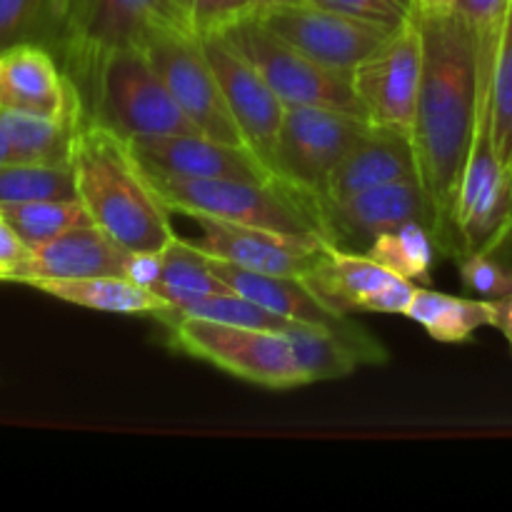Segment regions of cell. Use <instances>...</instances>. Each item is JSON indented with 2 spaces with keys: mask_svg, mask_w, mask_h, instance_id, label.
<instances>
[{
  "mask_svg": "<svg viewBox=\"0 0 512 512\" xmlns=\"http://www.w3.org/2000/svg\"><path fill=\"white\" fill-rule=\"evenodd\" d=\"M418 13V10H415ZM423 78L410 130L418 180L433 205L435 243L458 253L455 205L480 115L478 38L458 13H418Z\"/></svg>",
  "mask_w": 512,
  "mask_h": 512,
  "instance_id": "cell-1",
  "label": "cell"
},
{
  "mask_svg": "<svg viewBox=\"0 0 512 512\" xmlns=\"http://www.w3.org/2000/svg\"><path fill=\"white\" fill-rule=\"evenodd\" d=\"M70 165L93 223L125 250H163L178 235L170 208L118 133L83 118Z\"/></svg>",
  "mask_w": 512,
  "mask_h": 512,
  "instance_id": "cell-2",
  "label": "cell"
},
{
  "mask_svg": "<svg viewBox=\"0 0 512 512\" xmlns=\"http://www.w3.org/2000/svg\"><path fill=\"white\" fill-rule=\"evenodd\" d=\"M145 175L170 213L185 218L205 215L303 245L333 243L320 200L290 188L280 178L255 183L230 178H175L150 170H145Z\"/></svg>",
  "mask_w": 512,
  "mask_h": 512,
  "instance_id": "cell-3",
  "label": "cell"
},
{
  "mask_svg": "<svg viewBox=\"0 0 512 512\" xmlns=\"http://www.w3.org/2000/svg\"><path fill=\"white\" fill-rule=\"evenodd\" d=\"M70 83L78 90L83 118L125 140L198 133L140 45L100 55Z\"/></svg>",
  "mask_w": 512,
  "mask_h": 512,
  "instance_id": "cell-4",
  "label": "cell"
},
{
  "mask_svg": "<svg viewBox=\"0 0 512 512\" xmlns=\"http://www.w3.org/2000/svg\"><path fill=\"white\" fill-rule=\"evenodd\" d=\"M190 0H53L45 48L68 78L83 73L100 55L143 45L155 30L190 28Z\"/></svg>",
  "mask_w": 512,
  "mask_h": 512,
  "instance_id": "cell-5",
  "label": "cell"
},
{
  "mask_svg": "<svg viewBox=\"0 0 512 512\" xmlns=\"http://www.w3.org/2000/svg\"><path fill=\"white\" fill-rule=\"evenodd\" d=\"M170 345L193 358L205 360L225 373L270 390L308 385L290 340L273 330L213 323L203 318L165 320Z\"/></svg>",
  "mask_w": 512,
  "mask_h": 512,
  "instance_id": "cell-6",
  "label": "cell"
},
{
  "mask_svg": "<svg viewBox=\"0 0 512 512\" xmlns=\"http://www.w3.org/2000/svg\"><path fill=\"white\" fill-rule=\"evenodd\" d=\"M220 35L243 58H248V63L263 75L265 83L288 108L293 105L330 108L365 118V110L360 105L350 75L325 68L318 60L300 53L288 40L273 33L260 18L243 20Z\"/></svg>",
  "mask_w": 512,
  "mask_h": 512,
  "instance_id": "cell-7",
  "label": "cell"
},
{
  "mask_svg": "<svg viewBox=\"0 0 512 512\" xmlns=\"http://www.w3.org/2000/svg\"><path fill=\"white\" fill-rule=\"evenodd\" d=\"M140 48L148 53L150 63L168 85L173 100L200 135L248 148L225 103L218 75L193 30H155Z\"/></svg>",
  "mask_w": 512,
  "mask_h": 512,
  "instance_id": "cell-8",
  "label": "cell"
},
{
  "mask_svg": "<svg viewBox=\"0 0 512 512\" xmlns=\"http://www.w3.org/2000/svg\"><path fill=\"white\" fill-rule=\"evenodd\" d=\"M368 125L365 118L340 110L293 105L285 110L275 145V178L323 200L330 175Z\"/></svg>",
  "mask_w": 512,
  "mask_h": 512,
  "instance_id": "cell-9",
  "label": "cell"
},
{
  "mask_svg": "<svg viewBox=\"0 0 512 512\" xmlns=\"http://www.w3.org/2000/svg\"><path fill=\"white\" fill-rule=\"evenodd\" d=\"M480 115L475 125L473 145L463 168V180L455 205V235L458 255L488 253L503 230L508 215L510 170L505 168L493 138V115H490L488 78L480 75Z\"/></svg>",
  "mask_w": 512,
  "mask_h": 512,
  "instance_id": "cell-10",
  "label": "cell"
},
{
  "mask_svg": "<svg viewBox=\"0 0 512 512\" xmlns=\"http://www.w3.org/2000/svg\"><path fill=\"white\" fill-rule=\"evenodd\" d=\"M423 78V35L418 13L405 20L350 75L370 125L410 135Z\"/></svg>",
  "mask_w": 512,
  "mask_h": 512,
  "instance_id": "cell-11",
  "label": "cell"
},
{
  "mask_svg": "<svg viewBox=\"0 0 512 512\" xmlns=\"http://www.w3.org/2000/svg\"><path fill=\"white\" fill-rule=\"evenodd\" d=\"M255 18L263 20L273 33L288 40L300 53L343 75H353V70L398 30L353 18V15L323 8V5L308 3V0L255 15Z\"/></svg>",
  "mask_w": 512,
  "mask_h": 512,
  "instance_id": "cell-12",
  "label": "cell"
},
{
  "mask_svg": "<svg viewBox=\"0 0 512 512\" xmlns=\"http://www.w3.org/2000/svg\"><path fill=\"white\" fill-rule=\"evenodd\" d=\"M308 288L340 315L355 310L383 315H405L418 285L400 278L368 253L325 245L313 273L305 275Z\"/></svg>",
  "mask_w": 512,
  "mask_h": 512,
  "instance_id": "cell-13",
  "label": "cell"
},
{
  "mask_svg": "<svg viewBox=\"0 0 512 512\" xmlns=\"http://www.w3.org/2000/svg\"><path fill=\"white\" fill-rule=\"evenodd\" d=\"M200 43L218 75L225 103L245 145L273 170L275 145H278L288 105L273 93L263 75L223 35H203Z\"/></svg>",
  "mask_w": 512,
  "mask_h": 512,
  "instance_id": "cell-14",
  "label": "cell"
},
{
  "mask_svg": "<svg viewBox=\"0 0 512 512\" xmlns=\"http://www.w3.org/2000/svg\"><path fill=\"white\" fill-rule=\"evenodd\" d=\"M333 245H358L368 248L378 235L420 220L433 233L435 215L428 193L418 178L378 185L338 200H320Z\"/></svg>",
  "mask_w": 512,
  "mask_h": 512,
  "instance_id": "cell-15",
  "label": "cell"
},
{
  "mask_svg": "<svg viewBox=\"0 0 512 512\" xmlns=\"http://www.w3.org/2000/svg\"><path fill=\"white\" fill-rule=\"evenodd\" d=\"M135 160L150 173L175 178H230L268 183L275 173L243 145L220 143L200 133L150 135L128 140Z\"/></svg>",
  "mask_w": 512,
  "mask_h": 512,
  "instance_id": "cell-16",
  "label": "cell"
},
{
  "mask_svg": "<svg viewBox=\"0 0 512 512\" xmlns=\"http://www.w3.org/2000/svg\"><path fill=\"white\" fill-rule=\"evenodd\" d=\"M190 220H195L203 233L200 240H195V248L203 250L210 258L253 270V273L305 278L313 273L325 250V245L293 243L265 230L245 228V225L225 223V220L205 218V215H195Z\"/></svg>",
  "mask_w": 512,
  "mask_h": 512,
  "instance_id": "cell-17",
  "label": "cell"
},
{
  "mask_svg": "<svg viewBox=\"0 0 512 512\" xmlns=\"http://www.w3.org/2000/svg\"><path fill=\"white\" fill-rule=\"evenodd\" d=\"M0 108L68 115L83 110V105L58 58L45 45L18 43L0 48Z\"/></svg>",
  "mask_w": 512,
  "mask_h": 512,
  "instance_id": "cell-18",
  "label": "cell"
},
{
  "mask_svg": "<svg viewBox=\"0 0 512 512\" xmlns=\"http://www.w3.org/2000/svg\"><path fill=\"white\" fill-rule=\"evenodd\" d=\"M130 250L110 238L98 225L73 228L48 243L38 245L13 270L8 280L28 283L38 278H93V275H123Z\"/></svg>",
  "mask_w": 512,
  "mask_h": 512,
  "instance_id": "cell-19",
  "label": "cell"
},
{
  "mask_svg": "<svg viewBox=\"0 0 512 512\" xmlns=\"http://www.w3.org/2000/svg\"><path fill=\"white\" fill-rule=\"evenodd\" d=\"M410 178H418V160L410 135L368 125L333 170L323 200H338L360 190Z\"/></svg>",
  "mask_w": 512,
  "mask_h": 512,
  "instance_id": "cell-20",
  "label": "cell"
},
{
  "mask_svg": "<svg viewBox=\"0 0 512 512\" xmlns=\"http://www.w3.org/2000/svg\"><path fill=\"white\" fill-rule=\"evenodd\" d=\"M213 273L235 290L238 295L255 300L263 308L283 315L305 325H320V328H345L350 325V315H340L330 310L313 290L308 288L303 278H283V275H265L243 270L238 265L223 263L218 258H210Z\"/></svg>",
  "mask_w": 512,
  "mask_h": 512,
  "instance_id": "cell-21",
  "label": "cell"
},
{
  "mask_svg": "<svg viewBox=\"0 0 512 512\" xmlns=\"http://www.w3.org/2000/svg\"><path fill=\"white\" fill-rule=\"evenodd\" d=\"M28 288L58 298L78 308L98 310L115 315H148L155 320H168L173 308L158 293L130 283L123 275H93V278H38L28 280Z\"/></svg>",
  "mask_w": 512,
  "mask_h": 512,
  "instance_id": "cell-22",
  "label": "cell"
},
{
  "mask_svg": "<svg viewBox=\"0 0 512 512\" xmlns=\"http://www.w3.org/2000/svg\"><path fill=\"white\" fill-rule=\"evenodd\" d=\"M83 110L68 115H38L0 108V135L15 163L70 165Z\"/></svg>",
  "mask_w": 512,
  "mask_h": 512,
  "instance_id": "cell-23",
  "label": "cell"
},
{
  "mask_svg": "<svg viewBox=\"0 0 512 512\" xmlns=\"http://www.w3.org/2000/svg\"><path fill=\"white\" fill-rule=\"evenodd\" d=\"M495 310V300L458 298L418 285L405 318L425 328L438 343H468L480 328H495Z\"/></svg>",
  "mask_w": 512,
  "mask_h": 512,
  "instance_id": "cell-24",
  "label": "cell"
},
{
  "mask_svg": "<svg viewBox=\"0 0 512 512\" xmlns=\"http://www.w3.org/2000/svg\"><path fill=\"white\" fill-rule=\"evenodd\" d=\"M153 293H158L173 308L175 315L188 305L198 303V300L210 298V295L230 293V288L213 273L208 255L203 250L195 248V243H190V240L175 235L163 248V273H160Z\"/></svg>",
  "mask_w": 512,
  "mask_h": 512,
  "instance_id": "cell-25",
  "label": "cell"
},
{
  "mask_svg": "<svg viewBox=\"0 0 512 512\" xmlns=\"http://www.w3.org/2000/svg\"><path fill=\"white\" fill-rule=\"evenodd\" d=\"M0 218L18 233L30 250L58 235L83 225H95L83 200H25V203H0Z\"/></svg>",
  "mask_w": 512,
  "mask_h": 512,
  "instance_id": "cell-26",
  "label": "cell"
},
{
  "mask_svg": "<svg viewBox=\"0 0 512 512\" xmlns=\"http://www.w3.org/2000/svg\"><path fill=\"white\" fill-rule=\"evenodd\" d=\"M388 270L398 273L410 283H430V268L435 260V238L430 228L420 220L405 223L400 228L378 235L363 250Z\"/></svg>",
  "mask_w": 512,
  "mask_h": 512,
  "instance_id": "cell-27",
  "label": "cell"
},
{
  "mask_svg": "<svg viewBox=\"0 0 512 512\" xmlns=\"http://www.w3.org/2000/svg\"><path fill=\"white\" fill-rule=\"evenodd\" d=\"M78 198L73 165L0 163V203Z\"/></svg>",
  "mask_w": 512,
  "mask_h": 512,
  "instance_id": "cell-28",
  "label": "cell"
},
{
  "mask_svg": "<svg viewBox=\"0 0 512 512\" xmlns=\"http://www.w3.org/2000/svg\"><path fill=\"white\" fill-rule=\"evenodd\" d=\"M490 115H493V138L505 168L512 165V3L500 30L493 68L488 78Z\"/></svg>",
  "mask_w": 512,
  "mask_h": 512,
  "instance_id": "cell-29",
  "label": "cell"
},
{
  "mask_svg": "<svg viewBox=\"0 0 512 512\" xmlns=\"http://www.w3.org/2000/svg\"><path fill=\"white\" fill-rule=\"evenodd\" d=\"M173 318H203V320H213V323L243 325V328H255V330H273V333H283V335L288 333L290 328L298 325L295 320L283 318V315L263 308V305L255 303V300L245 298V295H238L235 290L198 300V303L188 305L185 310L175 313Z\"/></svg>",
  "mask_w": 512,
  "mask_h": 512,
  "instance_id": "cell-30",
  "label": "cell"
},
{
  "mask_svg": "<svg viewBox=\"0 0 512 512\" xmlns=\"http://www.w3.org/2000/svg\"><path fill=\"white\" fill-rule=\"evenodd\" d=\"M53 0H0V48L18 43L48 45Z\"/></svg>",
  "mask_w": 512,
  "mask_h": 512,
  "instance_id": "cell-31",
  "label": "cell"
},
{
  "mask_svg": "<svg viewBox=\"0 0 512 512\" xmlns=\"http://www.w3.org/2000/svg\"><path fill=\"white\" fill-rule=\"evenodd\" d=\"M512 0H455V13L463 18V23L473 30L478 38V60L480 70L490 73L498 48L500 30L508 18Z\"/></svg>",
  "mask_w": 512,
  "mask_h": 512,
  "instance_id": "cell-32",
  "label": "cell"
},
{
  "mask_svg": "<svg viewBox=\"0 0 512 512\" xmlns=\"http://www.w3.org/2000/svg\"><path fill=\"white\" fill-rule=\"evenodd\" d=\"M463 285L483 300H503L512 295V268L490 253H470L460 258Z\"/></svg>",
  "mask_w": 512,
  "mask_h": 512,
  "instance_id": "cell-33",
  "label": "cell"
},
{
  "mask_svg": "<svg viewBox=\"0 0 512 512\" xmlns=\"http://www.w3.org/2000/svg\"><path fill=\"white\" fill-rule=\"evenodd\" d=\"M258 0H190L188 23L198 38L220 35L243 20L255 18Z\"/></svg>",
  "mask_w": 512,
  "mask_h": 512,
  "instance_id": "cell-34",
  "label": "cell"
},
{
  "mask_svg": "<svg viewBox=\"0 0 512 512\" xmlns=\"http://www.w3.org/2000/svg\"><path fill=\"white\" fill-rule=\"evenodd\" d=\"M308 3L323 5V8L338 10V13L353 15V18L370 20V23L400 28L405 20L413 18V0H308Z\"/></svg>",
  "mask_w": 512,
  "mask_h": 512,
  "instance_id": "cell-35",
  "label": "cell"
},
{
  "mask_svg": "<svg viewBox=\"0 0 512 512\" xmlns=\"http://www.w3.org/2000/svg\"><path fill=\"white\" fill-rule=\"evenodd\" d=\"M163 273V250H140L130 253L128 265H125V278L140 288L153 290L155 283Z\"/></svg>",
  "mask_w": 512,
  "mask_h": 512,
  "instance_id": "cell-36",
  "label": "cell"
},
{
  "mask_svg": "<svg viewBox=\"0 0 512 512\" xmlns=\"http://www.w3.org/2000/svg\"><path fill=\"white\" fill-rule=\"evenodd\" d=\"M30 248L18 238L13 228L0 218V280H8L13 270L28 258Z\"/></svg>",
  "mask_w": 512,
  "mask_h": 512,
  "instance_id": "cell-37",
  "label": "cell"
},
{
  "mask_svg": "<svg viewBox=\"0 0 512 512\" xmlns=\"http://www.w3.org/2000/svg\"><path fill=\"white\" fill-rule=\"evenodd\" d=\"M490 255L500 258L503 263H508L512 268V165H510V185H508V215H505L503 230H500L498 240H495L493 248L488 250Z\"/></svg>",
  "mask_w": 512,
  "mask_h": 512,
  "instance_id": "cell-38",
  "label": "cell"
},
{
  "mask_svg": "<svg viewBox=\"0 0 512 512\" xmlns=\"http://www.w3.org/2000/svg\"><path fill=\"white\" fill-rule=\"evenodd\" d=\"M498 310H495V328L505 335V340L512 345V295L503 300H495Z\"/></svg>",
  "mask_w": 512,
  "mask_h": 512,
  "instance_id": "cell-39",
  "label": "cell"
},
{
  "mask_svg": "<svg viewBox=\"0 0 512 512\" xmlns=\"http://www.w3.org/2000/svg\"><path fill=\"white\" fill-rule=\"evenodd\" d=\"M415 10L423 15H445L455 10V0H413Z\"/></svg>",
  "mask_w": 512,
  "mask_h": 512,
  "instance_id": "cell-40",
  "label": "cell"
},
{
  "mask_svg": "<svg viewBox=\"0 0 512 512\" xmlns=\"http://www.w3.org/2000/svg\"><path fill=\"white\" fill-rule=\"evenodd\" d=\"M295 3H303V0H258V10H255V15H265L270 13V10L288 8V5H295Z\"/></svg>",
  "mask_w": 512,
  "mask_h": 512,
  "instance_id": "cell-41",
  "label": "cell"
},
{
  "mask_svg": "<svg viewBox=\"0 0 512 512\" xmlns=\"http://www.w3.org/2000/svg\"><path fill=\"white\" fill-rule=\"evenodd\" d=\"M0 163H10V153H8V145H5L3 135H0Z\"/></svg>",
  "mask_w": 512,
  "mask_h": 512,
  "instance_id": "cell-42",
  "label": "cell"
}]
</instances>
